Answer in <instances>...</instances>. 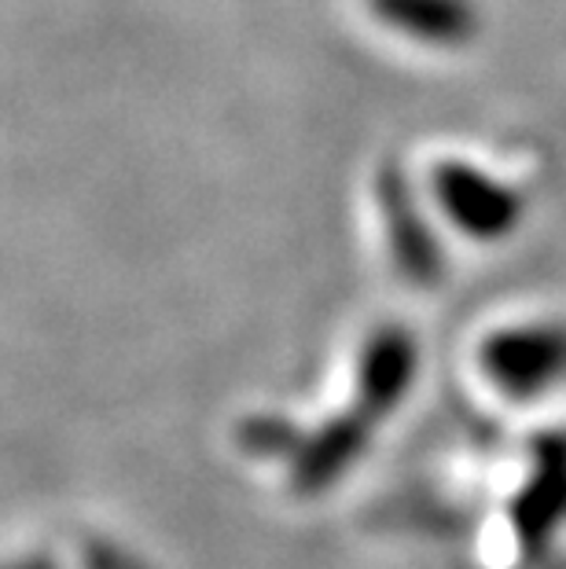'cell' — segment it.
I'll return each instance as SVG.
<instances>
[{
  "label": "cell",
  "instance_id": "1",
  "mask_svg": "<svg viewBox=\"0 0 566 569\" xmlns=\"http://www.w3.org/2000/svg\"><path fill=\"white\" fill-rule=\"evenodd\" d=\"M478 368L512 401L548 393L566 379V320H526L481 338Z\"/></svg>",
  "mask_w": 566,
  "mask_h": 569
},
{
  "label": "cell",
  "instance_id": "2",
  "mask_svg": "<svg viewBox=\"0 0 566 569\" xmlns=\"http://www.w3.org/2000/svg\"><path fill=\"white\" fill-rule=\"evenodd\" d=\"M430 196L449 224L478 243H500L523 224L526 202L512 184L464 159H441L430 169Z\"/></svg>",
  "mask_w": 566,
  "mask_h": 569
},
{
  "label": "cell",
  "instance_id": "3",
  "mask_svg": "<svg viewBox=\"0 0 566 569\" xmlns=\"http://www.w3.org/2000/svg\"><path fill=\"white\" fill-rule=\"evenodd\" d=\"M376 206L387 224V247L397 272L416 287H435L445 276V250L427 213L419 210L416 191L394 162L376 169Z\"/></svg>",
  "mask_w": 566,
  "mask_h": 569
},
{
  "label": "cell",
  "instance_id": "4",
  "mask_svg": "<svg viewBox=\"0 0 566 569\" xmlns=\"http://www.w3.org/2000/svg\"><path fill=\"white\" fill-rule=\"evenodd\" d=\"M416 368H419V346L413 331L401 323H379L357 353L354 405L376 422L387 419L405 401V393L413 390Z\"/></svg>",
  "mask_w": 566,
  "mask_h": 569
},
{
  "label": "cell",
  "instance_id": "5",
  "mask_svg": "<svg viewBox=\"0 0 566 569\" xmlns=\"http://www.w3.org/2000/svg\"><path fill=\"white\" fill-rule=\"evenodd\" d=\"M371 427H376V419L365 416L357 405H349L339 416L320 422L317 430L302 433L295 456L287 459L291 489L302 496H317L324 489H331L365 456V448L371 441Z\"/></svg>",
  "mask_w": 566,
  "mask_h": 569
},
{
  "label": "cell",
  "instance_id": "6",
  "mask_svg": "<svg viewBox=\"0 0 566 569\" xmlns=\"http://www.w3.org/2000/svg\"><path fill=\"white\" fill-rule=\"evenodd\" d=\"M371 19L387 30L435 48H460L478 38L481 11L475 0H365Z\"/></svg>",
  "mask_w": 566,
  "mask_h": 569
},
{
  "label": "cell",
  "instance_id": "7",
  "mask_svg": "<svg viewBox=\"0 0 566 569\" xmlns=\"http://www.w3.org/2000/svg\"><path fill=\"white\" fill-rule=\"evenodd\" d=\"M566 522V459H537L534 478L512 503V529L526 555H540Z\"/></svg>",
  "mask_w": 566,
  "mask_h": 569
},
{
  "label": "cell",
  "instance_id": "8",
  "mask_svg": "<svg viewBox=\"0 0 566 569\" xmlns=\"http://www.w3.org/2000/svg\"><path fill=\"white\" fill-rule=\"evenodd\" d=\"M239 441L244 448L258 456H295L298 441H302V430L291 427L287 419H276V416H258L239 427Z\"/></svg>",
  "mask_w": 566,
  "mask_h": 569
},
{
  "label": "cell",
  "instance_id": "9",
  "mask_svg": "<svg viewBox=\"0 0 566 569\" xmlns=\"http://www.w3.org/2000/svg\"><path fill=\"white\" fill-rule=\"evenodd\" d=\"M537 459H566V430H548L534 441Z\"/></svg>",
  "mask_w": 566,
  "mask_h": 569
}]
</instances>
